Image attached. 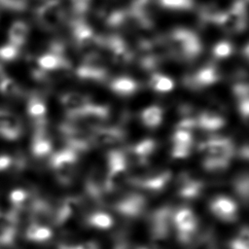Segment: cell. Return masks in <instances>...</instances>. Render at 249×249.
<instances>
[{
	"label": "cell",
	"instance_id": "obj_9",
	"mask_svg": "<svg viewBox=\"0 0 249 249\" xmlns=\"http://www.w3.org/2000/svg\"><path fill=\"white\" fill-rule=\"evenodd\" d=\"M28 34V25L22 20H16L12 23L8 31L9 43L20 48L25 43Z\"/></svg>",
	"mask_w": 249,
	"mask_h": 249
},
{
	"label": "cell",
	"instance_id": "obj_16",
	"mask_svg": "<svg viewBox=\"0 0 249 249\" xmlns=\"http://www.w3.org/2000/svg\"><path fill=\"white\" fill-rule=\"evenodd\" d=\"M151 86L153 87L154 89L160 91V92H165L169 91L173 88V82L171 79H169L166 76L156 74L153 76L151 80Z\"/></svg>",
	"mask_w": 249,
	"mask_h": 249
},
{
	"label": "cell",
	"instance_id": "obj_7",
	"mask_svg": "<svg viewBox=\"0 0 249 249\" xmlns=\"http://www.w3.org/2000/svg\"><path fill=\"white\" fill-rule=\"evenodd\" d=\"M175 225L179 231L180 239L183 242H187L196 228V217L191 210L182 209L175 216Z\"/></svg>",
	"mask_w": 249,
	"mask_h": 249
},
{
	"label": "cell",
	"instance_id": "obj_14",
	"mask_svg": "<svg viewBox=\"0 0 249 249\" xmlns=\"http://www.w3.org/2000/svg\"><path fill=\"white\" fill-rule=\"evenodd\" d=\"M111 88L114 91H116L119 94L127 95V94H131L135 90L136 85L131 79L119 78L112 83Z\"/></svg>",
	"mask_w": 249,
	"mask_h": 249
},
{
	"label": "cell",
	"instance_id": "obj_22",
	"mask_svg": "<svg viewBox=\"0 0 249 249\" xmlns=\"http://www.w3.org/2000/svg\"><path fill=\"white\" fill-rule=\"evenodd\" d=\"M0 7L12 11H21L25 7L24 0H0Z\"/></svg>",
	"mask_w": 249,
	"mask_h": 249
},
{
	"label": "cell",
	"instance_id": "obj_12",
	"mask_svg": "<svg viewBox=\"0 0 249 249\" xmlns=\"http://www.w3.org/2000/svg\"><path fill=\"white\" fill-rule=\"evenodd\" d=\"M28 114L34 120L39 127H42L46 114V106L39 97H31L28 102Z\"/></svg>",
	"mask_w": 249,
	"mask_h": 249
},
{
	"label": "cell",
	"instance_id": "obj_26",
	"mask_svg": "<svg viewBox=\"0 0 249 249\" xmlns=\"http://www.w3.org/2000/svg\"><path fill=\"white\" fill-rule=\"evenodd\" d=\"M244 54H245V56H246L247 58H249V43L247 44V46H246L245 49H244Z\"/></svg>",
	"mask_w": 249,
	"mask_h": 249
},
{
	"label": "cell",
	"instance_id": "obj_19",
	"mask_svg": "<svg viewBox=\"0 0 249 249\" xmlns=\"http://www.w3.org/2000/svg\"><path fill=\"white\" fill-rule=\"evenodd\" d=\"M18 50L17 46L8 43L0 48V58L2 61H9L15 59L18 54Z\"/></svg>",
	"mask_w": 249,
	"mask_h": 249
},
{
	"label": "cell",
	"instance_id": "obj_15",
	"mask_svg": "<svg viewBox=\"0 0 249 249\" xmlns=\"http://www.w3.org/2000/svg\"><path fill=\"white\" fill-rule=\"evenodd\" d=\"M89 223L94 228L101 229V230H106V229H109L112 226L113 220H112L111 216L107 213L95 212V213H93L89 216Z\"/></svg>",
	"mask_w": 249,
	"mask_h": 249
},
{
	"label": "cell",
	"instance_id": "obj_13",
	"mask_svg": "<svg viewBox=\"0 0 249 249\" xmlns=\"http://www.w3.org/2000/svg\"><path fill=\"white\" fill-rule=\"evenodd\" d=\"M143 123L149 127L158 126L162 120V111L158 106H151L143 110L141 114Z\"/></svg>",
	"mask_w": 249,
	"mask_h": 249
},
{
	"label": "cell",
	"instance_id": "obj_27",
	"mask_svg": "<svg viewBox=\"0 0 249 249\" xmlns=\"http://www.w3.org/2000/svg\"><path fill=\"white\" fill-rule=\"evenodd\" d=\"M138 249H152V248H148V247H147V248H145V247H141V248H138Z\"/></svg>",
	"mask_w": 249,
	"mask_h": 249
},
{
	"label": "cell",
	"instance_id": "obj_1",
	"mask_svg": "<svg viewBox=\"0 0 249 249\" xmlns=\"http://www.w3.org/2000/svg\"><path fill=\"white\" fill-rule=\"evenodd\" d=\"M169 46L171 50L181 56L192 58L201 51V44L196 33L186 28H176L169 34Z\"/></svg>",
	"mask_w": 249,
	"mask_h": 249
},
{
	"label": "cell",
	"instance_id": "obj_23",
	"mask_svg": "<svg viewBox=\"0 0 249 249\" xmlns=\"http://www.w3.org/2000/svg\"><path fill=\"white\" fill-rule=\"evenodd\" d=\"M76 249H99V247L94 241H86V242L77 244Z\"/></svg>",
	"mask_w": 249,
	"mask_h": 249
},
{
	"label": "cell",
	"instance_id": "obj_6",
	"mask_svg": "<svg viewBox=\"0 0 249 249\" xmlns=\"http://www.w3.org/2000/svg\"><path fill=\"white\" fill-rule=\"evenodd\" d=\"M21 133L19 119L13 113L0 110V136L7 139H16Z\"/></svg>",
	"mask_w": 249,
	"mask_h": 249
},
{
	"label": "cell",
	"instance_id": "obj_2",
	"mask_svg": "<svg viewBox=\"0 0 249 249\" xmlns=\"http://www.w3.org/2000/svg\"><path fill=\"white\" fill-rule=\"evenodd\" d=\"M217 25L230 33H237L244 30L247 25L245 2L243 0H237L228 11L222 12Z\"/></svg>",
	"mask_w": 249,
	"mask_h": 249
},
{
	"label": "cell",
	"instance_id": "obj_10",
	"mask_svg": "<svg viewBox=\"0 0 249 249\" xmlns=\"http://www.w3.org/2000/svg\"><path fill=\"white\" fill-rule=\"evenodd\" d=\"M26 237L35 242H46L53 235L52 230L45 225L37 222L31 223L26 230Z\"/></svg>",
	"mask_w": 249,
	"mask_h": 249
},
{
	"label": "cell",
	"instance_id": "obj_24",
	"mask_svg": "<svg viewBox=\"0 0 249 249\" xmlns=\"http://www.w3.org/2000/svg\"><path fill=\"white\" fill-rule=\"evenodd\" d=\"M12 163V160L8 156H0V170L8 168Z\"/></svg>",
	"mask_w": 249,
	"mask_h": 249
},
{
	"label": "cell",
	"instance_id": "obj_4",
	"mask_svg": "<svg viewBox=\"0 0 249 249\" xmlns=\"http://www.w3.org/2000/svg\"><path fill=\"white\" fill-rule=\"evenodd\" d=\"M52 165L57 180L62 184H69L76 171V155L72 149L61 151L52 160Z\"/></svg>",
	"mask_w": 249,
	"mask_h": 249
},
{
	"label": "cell",
	"instance_id": "obj_3",
	"mask_svg": "<svg viewBox=\"0 0 249 249\" xmlns=\"http://www.w3.org/2000/svg\"><path fill=\"white\" fill-rule=\"evenodd\" d=\"M64 16V6L60 0H47L38 8L36 13L39 23L47 29H53L58 26L63 21Z\"/></svg>",
	"mask_w": 249,
	"mask_h": 249
},
{
	"label": "cell",
	"instance_id": "obj_25",
	"mask_svg": "<svg viewBox=\"0 0 249 249\" xmlns=\"http://www.w3.org/2000/svg\"><path fill=\"white\" fill-rule=\"evenodd\" d=\"M152 0H132L131 7L135 8H148Z\"/></svg>",
	"mask_w": 249,
	"mask_h": 249
},
{
	"label": "cell",
	"instance_id": "obj_20",
	"mask_svg": "<svg viewBox=\"0 0 249 249\" xmlns=\"http://www.w3.org/2000/svg\"><path fill=\"white\" fill-rule=\"evenodd\" d=\"M0 90L6 94V95H10V96H14L17 95L19 92V87L17 84V82H15L12 79L7 78L4 83L2 84Z\"/></svg>",
	"mask_w": 249,
	"mask_h": 249
},
{
	"label": "cell",
	"instance_id": "obj_21",
	"mask_svg": "<svg viewBox=\"0 0 249 249\" xmlns=\"http://www.w3.org/2000/svg\"><path fill=\"white\" fill-rule=\"evenodd\" d=\"M70 3L72 10H74L77 15L81 16L89 10L91 0H70Z\"/></svg>",
	"mask_w": 249,
	"mask_h": 249
},
{
	"label": "cell",
	"instance_id": "obj_8",
	"mask_svg": "<svg viewBox=\"0 0 249 249\" xmlns=\"http://www.w3.org/2000/svg\"><path fill=\"white\" fill-rule=\"evenodd\" d=\"M212 212L223 220H231L235 216L236 206L234 202L228 197H217L211 204Z\"/></svg>",
	"mask_w": 249,
	"mask_h": 249
},
{
	"label": "cell",
	"instance_id": "obj_18",
	"mask_svg": "<svg viewBox=\"0 0 249 249\" xmlns=\"http://www.w3.org/2000/svg\"><path fill=\"white\" fill-rule=\"evenodd\" d=\"M232 52V46L228 41H221L213 48V54L218 58L228 57Z\"/></svg>",
	"mask_w": 249,
	"mask_h": 249
},
{
	"label": "cell",
	"instance_id": "obj_11",
	"mask_svg": "<svg viewBox=\"0 0 249 249\" xmlns=\"http://www.w3.org/2000/svg\"><path fill=\"white\" fill-rule=\"evenodd\" d=\"M32 151L37 157H45L52 151V143L42 127H38V133L35 136Z\"/></svg>",
	"mask_w": 249,
	"mask_h": 249
},
{
	"label": "cell",
	"instance_id": "obj_5",
	"mask_svg": "<svg viewBox=\"0 0 249 249\" xmlns=\"http://www.w3.org/2000/svg\"><path fill=\"white\" fill-rule=\"evenodd\" d=\"M61 103L70 117H75L86 112L91 105L87 96L80 92H67L61 96Z\"/></svg>",
	"mask_w": 249,
	"mask_h": 249
},
{
	"label": "cell",
	"instance_id": "obj_17",
	"mask_svg": "<svg viewBox=\"0 0 249 249\" xmlns=\"http://www.w3.org/2000/svg\"><path fill=\"white\" fill-rule=\"evenodd\" d=\"M160 4L170 10H190L193 8L194 0H159Z\"/></svg>",
	"mask_w": 249,
	"mask_h": 249
}]
</instances>
